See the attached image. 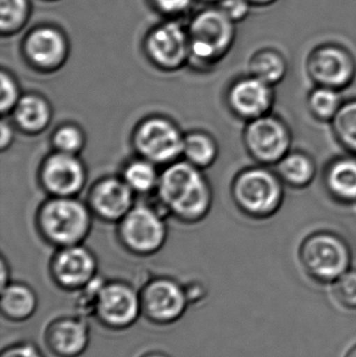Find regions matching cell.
I'll use <instances>...</instances> for the list:
<instances>
[{
    "label": "cell",
    "instance_id": "obj_1",
    "mask_svg": "<svg viewBox=\"0 0 356 357\" xmlns=\"http://www.w3.org/2000/svg\"><path fill=\"white\" fill-rule=\"evenodd\" d=\"M157 199L161 209L184 224L204 220L213 203V191L203 171L184 159L161 171Z\"/></svg>",
    "mask_w": 356,
    "mask_h": 357
},
{
    "label": "cell",
    "instance_id": "obj_2",
    "mask_svg": "<svg viewBox=\"0 0 356 357\" xmlns=\"http://www.w3.org/2000/svg\"><path fill=\"white\" fill-rule=\"evenodd\" d=\"M93 214L87 203L77 197H49L36 213V226L42 238L52 247L81 245L89 236Z\"/></svg>",
    "mask_w": 356,
    "mask_h": 357
},
{
    "label": "cell",
    "instance_id": "obj_3",
    "mask_svg": "<svg viewBox=\"0 0 356 357\" xmlns=\"http://www.w3.org/2000/svg\"><path fill=\"white\" fill-rule=\"evenodd\" d=\"M231 197L245 215L265 220L281 207L284 184L277 173L265 165L247 167L232 181Z\"/></svg>",
    "mask_w": 356,
    "mask_h": 357
},
{
    "label": "cell",
    "instance_id": "obj_4",
    "mask_svg": "<svg viewBox=\"0 0 356 357\" xmlns=\"http://www.w3.org/2000/svg\"><path fill=\"white\" fill-rule=\"evenodd\" d=\"M299 258L305 272L320 283H334L350 270L351 250L336 233L319 231L301 243Z\"/></svg>",
    "mask_w": 356,
    "mask_h": 357
},
{
    "label": "cell",
    "instance_id": "obj_5",
    "mask_svg": "<svg viewBox=\"0 0 356 357\" xmlns=\"http://www.w3.org/2000/svg\"><path fill=\"white\" fill-rule=\"evenodd\" d=\"M184 134L169 117L150 115L135 126L131 144L137 156L164 167L182 158Z\"/></svg>",
    "mask_w": 356,
    "mask_h": 357
},
{
    "label": "cell",
    "instance_id": "obj_6",
    "mask_svg": "<svg viewBox=\"0 0 356 357\" xmlns=\"http://www.w3.org/2000/svg\"><path fill=\"white\" fill-rule=\"evenodd\" d=\"M169 236L162 212L148 205H135L117 224V237L129 253L148 257L161 251Z\"/></svg>",
    "mask_w": 356,
    "mask_h": 357
},
{
    "label": "cell",
    "instance_id": "obj_7",
    "mask_svg": "<svg viewBox=\"0 0 356 357\" xmlns=\"http://www.w3.org/2000/svg\"><path fill=\"white\" fill-rule=\"evenodd\" d=\"M92 314L110 331L130 328L141 316L139 291L125 281H104L94 297Z\"/></svg>",
    "mask_w": 356,
    "mask_h": 357
},
{
    "label": "cell",
    "instance_id": "obj_8",
    "mask_svg": "<svg viewBox=\"0 0 356 357\" xmlns=\"http://www.w3.org/2000/svg\"><path fill=\"white\" fill-rule=\"evenodd\" d=\"M242 142L253 160L269 167L277 165L290 152L293 136L280 117L269 113L247 123Z\"/></svg>",
    "mask_w": 356,
    "mask_h": 357
},
{
    "label": "cell",
    "instance_id": "obj_9",
    "mask_svg": "<svg viewBox=\"0 0 356 357\" xmlns=\"http://www.w3.org/2000/svg\"><path fill=\"white\" fill-rule=\"evenodd\" d=\"M141 316L155 325H171L183 317L189 305L186 289L169 277H155L139 291Z\"/></svg>",
    "mask_w": 356,
    "mask_h": 357
},
{
    "label": "cell",
    "instance_id": "obj_10",
    "mask_svg": "<svg viewBox=\"0 0 356 357\" xmlns=\"http://www.w3.org/2000/svg\"><path fill=\"white\" fill-rule=\"evenodd\" d=\"M190 54L202 63L217 62L230 50L235 37L234 22L221 10H205L190 26Z\"/></svg>",
    "mask_w": 356,
    "mask_h": 357
},
{
    "label": "cell",
    "instance_id": "obj_11",
    "mask_svg": "<svg viewBox=\"0 0 356 357\" xmlns=\"http://www.w3.org/2000/svg\"><path fill=\"white\" fill-rule=\"evenodd\" d=\"M38 178L48 197H77L87 184V167L77 155L52 151L42 160Z\"/></svg>",
    "mask_w": 356,
    "mask_h": 357
},
{
    "label": "cell",
    "instance_id": "obj_12",
    "mask_svg": "<svg viewBox=\"0 0 356 357\" xmlns=\"http://www.w3.org/2000/svg\"><path fill=\"white\" fill-rule=\"evenodd\" d=\"M307 71L316 86L346 89L355 81L356 61L350 52L338 44H322L309 54Z\"/></svg>",
    "mask_w": 356,
    "mask_h": 357
},
{
    "label": "cell",
    "instance_id": "obj_13",
    "mask_svg": "<svg viewBox=\"0 0 356 357\" xmlns=\"http://www.w3.org/2000/svg\"><path fill=\"white\" fill-rule=\"evenodd\" d=\"M98 258L81 245L56 249L49 262L50 278L59 289L82 291L98 277Z\"/></svg>",
    "mask_w": 356,
    "mask_h": 357
},
{
    "label": "cell",
    "instance_id": "obj_14",
    "mask_svg": "<svg viewBox=\"0 0 356 357\" xmlns=\"http://www.w3.org/2000/svg\"><path fill=\"white\" fill-rule=\"evenodd\" d=\"M135 193L121 176L98 178L87 195V205L94 218L118 224L136 205Z\"/></svg>",
    "mask_w": 356,
    "mask_h": 357
},
{
    "label": "cell",
    "instance_id": "obj_15",
    "mask_svg": "<svg viewBox=\"0 0 356 357\" xmlns=\"http://www.w3.org/2000/svg\"><path fill=\"white\" fill-rule=\"evenodd\" d=\"M274 100L273 86L252 75L235 79L226 92V104L230 112L247 123L269 114Z\"/></svg>",
    "mask_w": 356,
    "mask_h": 357
},
{
    "label": "cell",
    "instance_id": "obj_16",
    "mask_svg": "<svg viewBox=\"0 0 356 357\" xmlns=\"http://www.w3.org/2000/svg\"><path fill=\"white\" fill-rule=\"evenodd\" d=\"M43 337L52 356L79 357L89 346V325L81 316L59 317L48 323Z\"/></svg>",
    "mask_w": 356,
    "mask_h": 357
},
{
    "label": "cell",
    "instance_id": "obj_17",
    "mask_svg": "<svg viewBox=\"0 0 356 357\" xmlns=\"http://www.w3.org/2000/svg\"><path fill=\"white\" fill-rule=\"evenodd\" d=\"M146 50L157 67L163 70H176L190 56L189 37L177 23H167L153 31Z\"/></svg>",
    "mask_w": 356,
    "mask_h": 357
},
{
    "label": "cell",
    "instance_id": "obj_18",
    "mask_svg": "<svg viewBox=\"0 0 356 357\" xmlns=\"http://www.w3.org/2000/svg\"><path fill=\"white\" fill-rule=\"evenodd\" d=\"M52 117L54 110L49 100L36 92L23 94L10 115L16 129L27 136L44 133L49 128Z\"/></svg>",
    "mask_w": 356,
    "mask_h": 357
},
{
    "label": "cell",
    "instance_id": "obj_19",
    "mask_svg": "<svg viewBox=\"0 0 356 357\" xmlns=\"http://www.w3.org/2000/svg\"><path fill=\"white\" fill-rule=\"evenodd\" d=\"M25 52L36 68L56 70L64 62L66 44L58 31L50 29H38L27 39Z\"/></svg>",
    "mask_w": 356,
    "mask_h": 357
},
{
    "label": "cell",
    "instance_id": "obj_20",
    "mask_svg": "<svg viewBox=\"0 0 356 357\" xmlns=\"http://www.w3.org/2000/svg\"><path fill=\"white\" fill-rule=\"evenodd\" d=\"M323 184L328 195L344 205L356 203V156L332 159L323 173Z\"/></svg>",
    "mask_w": 356,
    "mask_h": 357
},
{
    "label": "cell",
    "instance_id": "obj_21",
    "mask_svg": "<svg viewBox=\"0 0 356 357\" xmlns=\"http://www.w3.org/2000/svg\"><path fill=\"white\" fill-rule=\"evenodd\" d=\"M38 296L26 283L10 282L1 289L0 310L10 322H24L35 314L38 308Z\"/></svg>",
    "mask_w": 356,
    "mask_h": 357
},
{
    "label": "cell",
    "instance_id": "obj_22",
    "mask_svg": "<svg viewBox=\"0 0 356 357\" xmlns=\"http://www.w3.org/2000/svg\"><path fill=\"white\" fill-rule=\"evenodd\" d=\"M275 167L284 184L297 189L309 186L317 173L314 159L301 151H290Z\"/></svg>",
    "mask_w": 356,
    "mask_h": 357
},
{
    "label": "cell",
    "instance_id": "obj_23",
    "mask_svg": "<svg viewBox=\"0 0 356 357\" xmlns=\"http://www.w3.org/2000/svg\"><path fill=\"white\" fill-rule=\"evenodd\" d=\"M219 144L212 135L201 130L184 134L182 159L201 171L209 169L219 158Z\"/></svg>",
    "mask_w": 356,
    "mask_h": 357
},
{
    "label": "cell",
    "instance_id": "obj_24",
    "mask_svg": "<svg viewBox=\"0 0 356 357\" xmlns=\"http://www.w3.org/2000/svg\"><path fill=\"white\" fill-rule=\"evenodd\" d=\"M160 173L158 165L137 156L125 163L121 177L135 195H152L156 193Z\"/></svg>",
    "mask_w": 356,
    "mask_h": 357
},
{
    "label": "cell",
    "instance_id": "obj_25",
    "mask_svg": "<svg viewBox=\"0 0 356 357\" xmlns=\"http://www.w3.org/2000/svg\"><path fill=\"white\" fill-rule=\"evenodd\" d=\"M250 75L270 86L278 85L288 73V62L281 52L274 48H263L255 52L249 63Z\"/></svg>",
    "mask_w": 356,
    "mask_h": 357
},
{
    "label": "cell",
    "instance_id": "obj_26",
    "mask_svg": "<svg viewBox=\"0 0 356 357\" xmlns=\"http://www.w3.org/2000/svg\"><path fill=\"white\" fill-rule=\"evenodd\" d=\"M332 123L336 142L346 152L356 156V98L343 102Z\"/></svg>",
    "mask_w": 356,
    "mask_h": 357
},
{
    "label": "cell",
    "instance_id": "obj_27",
    "mask_svg": "<svg viewBox=\"0 0 356 357\" xmlns=\"http://www.w3.org/2000/svg\"><path fill=\"white\" fill-rule=\"evenodd\" d=\"M339 90L316 86L307 98V107L314 119L319 121H332L343 105Z\"/></svg>",
    "mask_w": 356,
    "mask_h": 357
},
{
    "label": "cell",
    "instance_id": "obj_28",
    "mask_svg": "<svg viewBox=\"0 0 356 357\" xmlns=\"http://www.w3.org/2000/svg\"><path fill=\"white\" fill-rule=\"evenodd\" d=\"M50 144L52 151L79 156L86 146L85 132L75 123H63L52 132Z\"/></svg>",
    "mask_w": 356,
    "mask_h": 357
},
{
    "label": "cell",
    "instance_id": "obj_29",
    "mask_svg": "<svg viewBox=\"0 0 356 357\" xmlns=\"http://www.w3.org/2000/svg\"><path fill=\"white\" fill-rule=\"evenodd\" d=\"M26 0H0V25L2 31L16 29L25 20Z\"/></svg>",
    "mask_w": 356,
    "mask_h": 357
},
{
    "label": "cell",
    "instance_id": "obj_30",
    "mask_svg": "<svg viewBox=\"0 0 356 357\" xmlns=\"http://www.w3.org/2000/svg\"><path fill=\"white\" fill-rule=\"evenodd\" d=\"M0 83H1L0 112L2 117L10 116L23 94L21 93L20 87L16 79L8 71L2 70L0 73Z\"/></svg>",
    "mask_w": 356,
    "mask_h": 357
},
{
    "label": "cell",
    "instance_id": "obj_31",
    "mask_svg": "<svg viewBox=\"0 0 356 357\" xmlns=\"http://www.w3.org/2000/svg\"><path fill=\"white\" fill-rule=\"evenodd\" d=\"M336 299L347 308H356V270H348L334 282Z\"/></svg>",
    "mask_w": 356,
    "mask_h": 357
},
{
    "label": "cell",
    "instance_id": "obj_32",
    "mask_svg": "<svg viewBox=\"0 0 356 357\" xmlns=\"http://www.w3.org/2000/svg\"><path fill=\"white\" fill-rule=\"evenodd\" d=\"M252 4L248 0H219V10L235 22H240L249 16Z\"/></svg>",
    "mask_w": 356,
    "mask_h": 357
},
{
    "label": "cell",
    "instance_id": "obj_33",
    "mask_svg": "<svg viewBox=\"0 0 356 357\" xmlns=\"http://www.w3.org/2000/svg\"><path fill=\"white\" fill-rule=\"evenodd\" d=\"M0 357H45L36 344L18 342L2 349Z\"/></svg>",
    "mask_w": 356,
    "mask_h": 357
},
{
    "label": "cell",
    "instance_id": "obj_34",
    "mask_svg": "<svg viewBox=\"0 0 356 357\" xmlns=\"http://www.w3.org/2000/svg\"><path fill=\"white\" fill-rule=\"evenodd\" d=\"M16 130L10 117H2L1 123H0V135H1L0 136V150L2 153L6 152L14 144Z\"/></svg>",
    "mask_w": 356,
    "mask_h": 357
},
{
    "label": "cell",
    "instance_id": "obj_35",
    "mask_svg": "<svg viewBox=\"0 0 356 357\" xmlns=\"http://www.w3.org/2000/svg\"><path fill=\"white\" fill-rule=\"evenodd\" d=\"M157 6L165 12H181L187 8L190 0H155Z\"/></svg>",
    "mask_w": 356,
    "mask_h": 357
},
{
    "label": "cell",
    "instance_id": "obj_36",
    "mask_svg": "<svg viewBox=\"0 0 356 357\" xmlns=\"http://www.w3.org/2000/svg\"><path fill=\"white\" fill-rule=\"evenodd\" d=\"M0 268H1V289L2 287L8 285L10 281V268H8V264L6 262L4 256H2L1 260H0Z\"/></svg>",
    "mask_w": 356,
    "mask_h": 357
},
{
    "label": "cell",
    "instance_id": "obj_37",
    "mask_svg": "<svg viewBox=\"0 0 356 357\" xmlns=\"http://www.w3.org/2000/svg\"><path fill=\"white\" fill-rule=\"evenodd\" d=\"M252 6H268L275 3L278 0H248Z\"/></svg>",
    "mask_w": 356,
    "mask_h": 357
},
{
    "label": "cell",
    "instance_id": "obj_38",
    "mask_svg": "<svg viewBox=\"0 0 356 357\" xmlns=\"http://www.w3.org/2000/svg\"><path fill=\"white\" fill-rule=\"evenodd\" d=\"M139 357H171L162 351H148L141 354Z\"/></svg>",
    "mask_w": 356,
    "mask_h": 357
},
{
    "label": "cell",
    "instance_id": "obj_39",
    "mask_svg": "<svg viewBox=\"0 0 356 357\" xmlns=\"http://www.w3.org/2000/svg\"><path fill=\"white\" fill-rule=\"evenodd\" d=\"M346 357H356V346L355 348H353L350 351L348 352V354H347Z\"/></svg>",
    "mask_w": 356,
    "mask_h": 357
},
{
    "label": "cell",
    "instance_id": "obj_40",
    "mask_svg": "<svg viewBox=\"0 0 356 357\" xmlns=\"http://www.w3.org/2000/svg\"><path fill=\"white\" fill-rule=\"evenodd\" d=\"M208 1H217V0H208ZM217 1H219V0H217Z\"/></svg>",
    "mask_w": 356,
    "mask_h": 357
}]
</instances>
